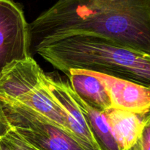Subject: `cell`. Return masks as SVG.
Listing matches in <instances>:
<instances>
[{
	"instance_id": "1",
	"label": "cell",
	"mask_w": 150,
	"mask_h": 150,
	"mask_svg": "<svg viewBox=\"0 0 150 150\" xmlns=\"http://www.w3.org/2000/svg\"><path fill=\"white\" fill-rule=\"evenodd\" d=\"M29 29L34 46L87 35L150 54V0H58Z\"/></svg>"
},
{
	"instance_id": "2",
	"label": "cell",
	"mask_w": 150,
	"mask_h": 150,
	"mask_svg": "<svg viewBox=\"0 0 150 150\" xmlns=\"http://www.w3.org/2000/svg\"><path fill=\"white\" fill-rule=\"evenodd\" d=\"M35 51L67 76L70 69H81L150 87V54L106 38L71 35L38 44Z\"/></svg>"
},
{
	"instance_id": "3",
	"label": "cell",
	"mask_w": 150,
	"mask_h": 150,
	"mask_svg": "<svg viewBox=\"0 0 150 150\" xmlns=\"http://www.w3.org/2000/svg\"><path fill=\"white\" fill-rule=\"evenodd\" d=\"M10 126L40 150H88L73 135L13 100L0 99Z\"/></svg>"
},
{
	"instance_id": "4",
	"label": "cell",
	"mask_w": 150,
	"mask_h": 150,
	"mask_svg": "<svg viewBox=\"0 0 150 150\" xmlns=\"http://www.w3.org/2000/svg\"><path fill=\"white\" fill-rule=\"evenodd\" d=\"M29 24L13 0H0V73L9 63L31 57Z\"/></svg>"
},
{
	"instance_id": "5",
	"label": "cell",
	"mask_w": 150,
	"mask_h": 150,
	"mask_svg": "<svg viewBox=\"0 0 150 150\" xmlns=\"http://www.w3.org/2000/svg\"><path fill=\"white\" fill-rule=\"evenodd\" d=\"M87 71L103 84L110 97L111 108L145 116L150 111V87L99 72Z\"/></svg>"
},
{
	"instance_id": "6",
	"label": "cell",
	"mask_w": 150,
	"mask_h": 150,
	"mask_svg": "<svg viewBox=\"0 0 150 150\" xmlns=\"http://www.w3.org/2000/svg\"><path fill=\"white\" fill-rule=\"evenodd\" d=\"M45 82L52 95L65 111L70 132L88 150H100L83 112L73 96L68 82L53 78L45 74Z\"/></svg>"
},
{
	"instance_id": "7",
	"label": "cell",
	"mask_w": 150,
	"mask_h": 150,
	"mask_svg": "<svg viewBox=\"0 0 150 150\" xmlns=\"http://www.w3.org/2000/svg\"><path fill=\"white\" fill-rule=\"evenodd\" d=\"M44 74L32 57L9 63L0 73V99L18 100L35 88Z\"/></svg>"
},
{
	"instance_id": "8",
	"label": "cell",
	"mask_w": 150,
	"mask_h": 150,
	"mask_svg": "<svg viewBox=\"0 0 150 150\" xmlns=\"http://www.w3.org/2000/svg\"><path fill=\"white\" fill-rule=\"evenodd\" d=\"M104 114L121 150L130 149L142 137L145 128V116L116 108L109 109Z\"/></svg>"
},
{
	"instance_id": "9",
	"label": "cell",
	"mask_w": 150,
	"mask_h": 150,
	"mask_svg": "<svg viewBox=\"0 0 150 150\" xmlns=\"http://www.w3.org/2000/svg\"><path fill=\"white\" fill-rule=\"evenodd\" d=\"M13 101L25 104L71 134L69 129L67 114L48 89L45 82V74L42 80L35 88L18 100Z\"/></svg>"
},
{
	"instance_id": "10",
	"label": "cell",
	"mask_w": 150,
	"mask_h": 150,
	"mask_svg": "<svg viewBox=\"0 0 150 150\" xmlns=\"http://www.w3.org/2000/svg\"><path fill=\"white\" fill-rule=\"evenodd\" d=\"M67 76L73 91L87 104L103 113L111 108L109 96L99 79L81 69H70Z\"/></svg>"
},
{
	"instance_id": "11",
	"label": "cell",
	"mask_w": 150,
	"mask_h": 150,
	"mask_svg": "<svg viewBox=\"0 0 150 150\" xmlns=\"http://www.w3.org/2000/svg\"><path fill=\"white\" fill-rule=\"evenodd\" d=\"M73 96L83 112L89 129L100 150H121L117 144L103 112L83 101L73 91Z\"/></svg>"
},
{
	"instance_id": "12",
	"label": "cell",
	"mask_w": 150,
	"mask_h": 150,
	"mask_svg": "<svg viewBox=\"0 0 150 150\" xmlns=\"http://www.w3.org/2000/svg\"><path fill=\"white\" fill-rule=\"evenodd\" d=\"M0 150H40L13 127L0 136Z\"/></svg>"
},
{
	"instance_id": "13",
	"label": "cell",
	"mask_w": 150,
	"mask_h": 150,
	"mask_svg": "<svg viewBox=\"0 0 150 150\" xmlns=\"http://www.w3.org/2000/svg\"><path fill=\"white\" fill-rule=\"evenodd\" d=\"M127 150H150V132L146 126L139 141Z\"/></svg>"
},
{
	"instance_id": "14",
	"label": "cell",
	"mask_w": 150,
	"mask_h": 150,
	"mask_svg": "<svg viewBox=\"0 0 150 150\" xmlns=\"http://www.w3.org/2000/svg\"><path fill=\"white\" fill-rule=\"evenodd\" d=\"M11 127L9 124L5 113L3 110L2 106L0 103V136L4 135L10 128Z\"/></svg>"
},
{
	"instance_id": "15",
	"label": "cell",
	"mask_w": 150,
	"mask_h": 150,
	"mask_svg": "<svg viewBox=\"0 0 150 150\" xmlns=\"http://www.w3.org/2000/svg\"><path fill=\"white\" fill-rule=\"evenodd\" d=\"M145 126L150 132V111L146 115H145Z\"/></svg>"
}]
</instances>
